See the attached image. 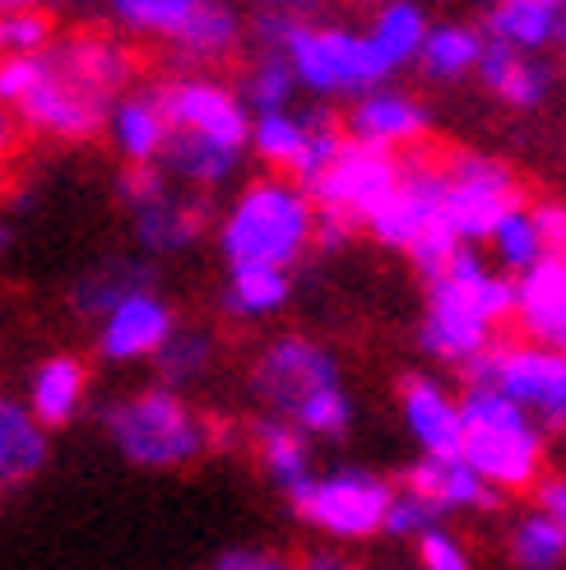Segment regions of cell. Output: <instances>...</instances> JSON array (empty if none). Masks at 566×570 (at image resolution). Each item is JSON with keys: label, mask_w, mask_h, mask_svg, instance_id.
<instances>
[{"label": "cell", "mask_w": 566, "mask_h": 570, "mask_svg": "<svg viewBox=\"0 0 566 570\" xmlns=\"http://www.w3.org/2000/svg\"><path fill=\"white\" fill-rule=\"evenodd\" d=\"M246 390L265 417L297 426L311 445L344 441L358 422V399L344 385V366H339L334 348L297 330L265 338L261 353L251 357Z\"/></svg>", "instance_id": "cell-1"}, {"label": "cell", "mask_w": 566, "mask_h": 570, "mask_svg": "<svg viewBox=\"0 0 566 570\" xmlns=\"http://www.w3.org/2000/svg\"><path fill=\"white\" fill-rule=\"evenodd\" d=\"M511 311L516 278L497 274L478 246H460L437 278L422 283L418 348L428 362L465 372L501 338V325L511 321Z\"/></svg>", "instance_id": "cell-2"}, {"label": "cell", "mask_w": 566, "mask_h": 570, "mask_svg": "<svg viewBox=\"0 0 566 570\" xmlns=\"http://www.w3.org/2000/svg\"><path fill=\"white\" fill-rule=\"evenodd\" d=\"M316 237V205L289 177H251L214 218V246L223 265L297 269Z\"/></svg>", "instance_id": "cell-3"}, {"label": "cell", "mask_w": 566, "mask_h": 570, "mask_svg": "<svg viewBox=\"0 0 566 570\" xmlns=\"http://www.w3.org/2000/svg\"><path fill=\"white\" fill-rule=\"evenodd\" d=\"M98 422H103L107 445L130 469H145V473L191 469L218 445V426L186 394L163 390V385H139L130 394L107 399Z\"/></svg>", "instance_id": "cell-4"}, {"label": "cell", "mask_w": 566, "mask_h": 570, "mask_svg": "<svg viewBox=\"0 0 566 570\" xmlns=\"http://www.w3.org/2000/svg\"><path fill=\"white\" fill-rule=\"evenodd\" d=\"M460 460L497 497H525L548 473V436L497 390H460Z\"/></svg>", "instance_id": "cell-5"}, {"label": "cell", "mask_w": 566, "mask_h": 570, "mask_svg": "<svg viewBox=\"0 0 566 570\" xmlns=\"http://www.w3.org/2000/svg\"><path fill=\"white\" fill-rule=\"evenodd\" d=\"M117 33L167 47V56L195 75L233 61L246 42V19L233 0H103Z\"/></svg>", "instance_id": "cell-6"}, {"label": "cell", "mask_w": 566, "mask_h": 570, "mask_svg": "<svg viewBox=\"0 0 566 570\" xmlns=\"http://www.w3.org/2000/svg\"><path fill=\"white\" fill-rule=\"evenodd\" d=\"M362 233L377 246L409 255V265L422 283L437 278L450 255L460 250V242L450 237V227H446V209H441V158H428L422 149L404 154L400 186L367 218Z\"/></svg>", "instance_id": "cell-7"}, {"label": "cell", "mask_w": 566, "mask_h": 570, "mask_svg": "<svg viewBox=\"0 0 566 570\" xmlns=\"http://www.w3.org/2000/svg\"><path fill=\"white\" fill-rule=\"evenodd\" d=\"M289 61L293 79H297V94H311L316 102H339V98H362L390 83V66L381 61V51L367 42L362 28L353 23H321V19H302L293 28L289 47L279 51Z\"/></svg>", "instance_id": "cell-8"}, {"label": "cell", "mask_w": 566, "mask_h": 570, "mask_svg": "<svg viewBox=\"0 0 566 570\" xmlns=\"http://www.w3.org/2000/svg\"><path fill=\"white\" fill-rule=\"evenodd\" d=\"M117 199L130 214V237L145 261H173L201 246V237L214 227L218 209L214 195L182 190L163 177V167H121Z\"/></svg>", "instance_id": "cell-9"}, {"label": "cell", "mask_w": 566, "mask_h": 570, "mask_svg": "<svg viewBox=\"0 0 566 570\" xmlns=\"http://www.w3.org/2000/svg\"><path fill=\"white\" fill-rule=\"evenodd\" d=\"M460 376L465 385H484L511 399L544 436L566 432V353L529 344V338H497Z\"/></svg>", "instance_id": "cell-10"}, {"label": "cell", "mask_w": 566, "mask_h": 570, "mask_svg": "<svg viewBox=\"0 0 566 570\" xmlns=\"http://www.w3.org/2000/svg\"><path fill=\"white\" fill-rule=\"evenodd\" d=\"M390 497H394V478L367 464H334V469H321L316 482L289 510L297 515V524L330 538L334 548H353V543L381 538Z\"/></svg>", "instance_id": "cell-11"}, {"label": "cell", "mask_w": 566, "mask_h": 570, "mask_svg": "<svg viewBox=\"0 0 566 570\" xmlns=\"http://www.w3.org/2000/svg\"><path fill=\"white\" fill-rule=\"evenodd\" d=\"M525 205L520 173L484 149H450L441 158V209L460 246H484L492 227Z\"/></svg>", "instance_id": "cell-12"}, {"label": "cell", "mask_w": 566, "mask_h": 570, "mask_svg": "<svg viewBox=\"0 0 566 570\" xmlns=\"http://www.w3.org/2000/svg\"><path fill=\"white\" fill-rule=\"evenodd\" d=\"M400 173H404L400 154L344 145L306 195H311V205H316L321 218H334V223H344L358 233V227H367V218L390 199V190L400 186Z\"/></svg>", "instance_id": "cell-13"}, {"label": "cell", "mask_w": 566, "mask_h": 570, "mask_svg": "<svg viewBox=\"0 0 566 570\" xmlns=\"http://www.w3.org/2000/svg\"><path fill=\"white\" fill-rule=\"evenodd\" d=\"M158 102H163V117L177 135H201L214 139L223 149H237L246 154V135H251V117L237 98L233 83H223L218 75H195L182 70L173 79H158Z\"/></svg>", "instance_id": "cell-14"}, {"label": "cell", "mask_w": 566, "mask_h": 570, "mask_svg": "<svg viewBox=\"0 0 566 570\" xmlns=\"http://www.w3.org/2000/svg\"><path fill=\"white\" fill-rule=\"evenodd\" d=\"M107 107L111 102L103 94H94L89 83L75 79L70 70H61L42 51V75L33 83V94L14 107V126L47 135V139H61V145H89V139L103 135Z\"/></svg>", "instance_id": "cell-15"}, {"label": "cell", "mask_w": 566, "mask_h": 570, "mask_svg": "<svg viewBox=\"0 0 566 570\" xmlns=\"http://www.w3.org/2000/svg\"><path fill=\"white\" fill-rule=\"evenodd\" d=\"M339 126H344L349 145L404 158L432 135V107L422 102L418 94H409V89L381 83V89L353 98L344 111H339Z\"/></svg>", "instance_id": "cell-16"}, {"label": "cell", "mask_w": 566, "mask_h": 570, "mask_svg": "<svg viewBox=\"0 0 566 570\" xmlns=\"http://www.w3.org/2000/svg\"><path fill=\"white\" fill-rule=\"evenodd\" d=\"M182 325L177 306L163 297V288L135 293L121 306H111L107 316L94 325V353L107 366H135V362H154V353L173 338Z\"/></svg>", "instance_id": "cell-17"}, {"label": "cell", "mask_w": 566, "mask_h": 570, "mask_svg": "<svg viewBox=\"0 0 566 570\" xmlns=\"http://www.w3.org/2000/svg\"><path fill=\"white\" fill-rule=\"evenodd\" d=\"M400 417L418 450V460H456L460 454V394L437 372H409L400 376Z\"/></svg>", "instance_id": "cell-18"}, {"label": "cell", "mask_w": 566, "mask_h": 570, "mask_svg": "<svg viewBox=\"0 0 566 570\" xmlns=\"http://www.w3.org/2000/svg\"><path fill=\"white\" fill-rule=\"evenodd\" d=\"M474 79L484 83V94H492L511 111H544L557 94V66L548 56H529L516 47H501L492 38H484Z\"/></svg>", "instance_id": "cell-19"}, {"label": "cell", "mask_w": 566, "mask_h": 570, "mask_svg": "<svg viewBox=\"0 0 566 570\" xmlns=\"http://www.w3.org/2000/svg\"><path fill=\"white\" fill-rule=\"evenodd\" d=\"M103 135L111 139V154H117L126 167H158L167 139H173V126L163 117L154 83H135V89H126L117 102H111Z\"/></svg>", "instance_id": "cell-20"}, {"label": "cell", "mask_w": 566, "mask_h": 570, "mask_svg": "<svg viewBox=\"0 0 566 570\" xmlns=\"http://www.w3.org/2000/svg\"><path fill=\"white\" fill-rule=\"evenodd\" d=\"M158 288V265L145 261V255H103V261L84 265L70 288H66V306L79 321H103L111 306H121L135 293Z\"/></svg>", "instance_id": "cell-21"}, {"label": "cell", "mask_w": 566, "mask_h": 570, "mask_svg": "<svg viewBox=\"0 0 566 570\" xmlns=\"http://www.w3.org/2000/svg\"><path fill=\"white\" fill-rule=\"evenodd\" d=\"M400 488L418 492L441 520H450V515H492V510H501V501H506L460 460V454L456 460H413L400 473Z\"/></svg>", "instance_id": "cell-22"}, {"label": "cell", "mask_w": 566, "mask_h": 570, "mask_svg": "<svg viewBox=\"0 0 566 570\" xmlns=\"http://www.w3.org/2000/svg\"><path fill=\"white\" fill-rule=\"evenodd\" d=\"M84 404H89V362L79 353H47L23 385V409L33 413V422L42 432H61L70 426Z\"/></svg>", "instance_id": "cell-23"}, {"label": "cell", "mask_w": 566, "mask_h": 570, "mask_svg": "<svg viewBox=\"0 0 566 570\" xmlns=\"http://www.w3.org/2000/svg\"><path fill=\"white\" fill-rule=\"evenodd\" d=\"M520 338L566 353V255H548L529 274L516 278V311Z\"/></svg>", "instance_id": "cell-24"}, {"label": "cell", "mask_w": 566, "mask_h": 570, "mask_svg": "<svg viewBox=\"0 0 566 570\" xmlns=\"http://www.w3.org/2000/svg\"><path fill=\"white\" fill-rule=\"evenodd\" d=\"M251 450H256V464L265 473V482L283 497V501H297L311 482H316V445H311L297 426L279 422V417H256L251 422Z\"/></svg>", "instance_id": "cell-25"}, {"label": "cell", "mask_w": 566, "mask_h": 570, "mask_svg": "<svg viewBox=\"0 0 566 570\" xmlns=\"http://www.w3.org/2000/svg\"><path fill=\"white\" fill-rule=\"evenodd\" d=\"M293 302V274L265 269V265H233L218 283V311L233 325H265L283 316Z\"/></svg>", "instance_id": "cell-26"}, {"label": "cell", "mask_w": 566, "mask_h": 570, "mask_svg": "<svg viewBox=\"0 0 566 570\" xmlns=\"http://www.w3.org/2000/svg\"><path fill=\"white\" fill-rule=\"evenodd\" d=\"M51 460V436L23 409V399L0 390V497L28 488Z\"/></svg>", "instance_id": "cell-27"}, {"label": "cell", "mask_w": 566, "mask_h": 570, "mask_svg": "<svg viewBox=\"0 0 566 570\" xmlns=\"http://www.w3.org/2000/svg\"><path fill=\"white\" fill-rule=\"evenodd\" d=\"M242 163H246V154L223 149V145H214V139H201V135H177V130H173V139H167V149L158 158L163 177L173 186H182V190H195V195H218L223 186H233Z\"/></svg>", "instance_id": "cell-28"}, {"label": "cell", "mask_w": 566, "mask_h": 570, "mask_svg": "<svg viewBox=\"0 0 566 570\" xmlns=\"http://www.w3.org/2000/svg\"><path fill=\"white\" fill-rule=\"evenodd\" d=\"M478 51H484V28L469 19H432L428 38L418 47V79L432 83V89H456V83L474 79Z\"/></svg>", "instance_id": "cell-29"}, {"label": "cell", "mask_w": 566, "mask_h": 570, "mask_svg": "<svg viewBox=\"0 0 566 570\" xmlns=\"http://www.w3.org/2000/svg\"><path fill=\"white\" fill-rule=\"evenodd\" d=\"M478 28L501 47L548 56V47L562 42V6H548V0H497V6H484Z\"/></svg>", "instance_id": "cell-30"}, {"label": "cell", "mask_w": 566, "mask_h": 570, "mask_svg": "<svg viewBox=\"0 0 566 570\" xmlns=\"http://www.w3.org/2000/svg\"><path fill=\"white\" fill-rule=\"evenodd\" d=\"M432 14L422 0H377L372 19H367V42L381 51V61L390 66V75H400L418 61V47L428 38Z\"/></svg>", "instance_id": "cell-31"}, {"label": "cell", "mask_w": 566, "mask_h": 570, "mask_svg": "<svg viewBox=\"0 0 566 570\" xmlns=\"http://www.w3.org/2000/svg\"><path fill=\"white\" fill-rule=\"evenodd\" d=\"M321 107H306V111H270V117H251V135H246V154H256L274 177H293L297 163L306 154V139H311V126H316Z\"/></svg>", "instance_id": "cell-32"}, {"label": "cell", "mask_w": 566, "mask_h": 570, "mask_svg": "<svg viewBox=\"0 0 566 570\" xmlns=\"http://www.w3.org/2000/svg\"><path fill=\"white\" fill-rule=\"evenodd\" d=\"M218 334L209 325H177L173 338L154 353V385L163 390H195V385H205L214 376V366H218Z\"/></svg>", "instance_id": "cell-33"}, {"label": "cell", "mask_w": 566, "mask_h": 570, "mask_svg": "<svg viewBox=\"0 0 566 570\" xmlns=\"http://www.w3.org/2000/svg\"><path fill=\"white\" fill-rule=\"evenodd\" d=\"M246 117H270V111H293L297 102V79L279 51H256L242 66V79L233 83Z\"/></svg>", "instance_id": "cell-34"}, {"label": "cell", "mask_w": 566, "mask_h": 570, "mask_svg": "<svg viewBox=\"0 0 566 570\" xmlns=\"http://www.w3.org/2000/svg\"><path fill=\"white\" fill-rule=\"evenodd\" d=\"M488 250H492V269L497 274H506V278H520V274H529L539 261H548V246H544V233H539V223H534V209L529 205H520V209H511L497 227H492V237L484 242Z\"/></svg>", "instance_id": "cell-35"}, {"label": "cell", "mask_w": 566, "mask_h": 570, "mask_svg": "<svg viewBox=\"0 0 566 570\" xmlns=\"http://www.w3.org/2000/svg\"><path fill=\"white\" fill-rule=\"evenodd\" d=\"M506 557L516 570H566V533L529 505L506 529Z\"/></svg>", "instance_id": "cell-36"}, {"label": "cell", "mask_w": 566, "mask_h": 570, "mask_svg": "<svg viewBox=\"0 0 566 570\" xmlns=\"http://www.w3.org/2000/svg\"><path fill=\"white\" fill-rule=\"evenodd\" d=\"M56 42V14L19 10L0 14V56H42Z\"/></svg>", "instance_id": "cell-37"}, {"label": "cell", "mask_w": 566, "mask_h": 570, "mask_svg": "<svg viewBox=\"0 0 566 570\" xmlns=\"http://www.w3.org/2000/svg\"><path fill=\"white\" fill-rule=\"evenodd\" d=\"M437 524H446L437 510L422 501L418 492H409V488H400L394 482V497H390V510H386V538H394V543H418L422 533H432Z\"/></svg>", "instance_id": "cell-38"}, {"label": "cell", "mask_w": 566, "mask_h": 570, "mask_svg": "<svg viewBox=\"0 0 566 570\" xmlns=\"http://www.w3.org/2000/svg\"><path fill=\"white\" fill-rule=\"evenodd\" d=\"M413 561L418 570H478L469 543L450 524H437L432 533H422L413 543Z\"/></svg>", "instance_id": "cell-39"}, {"label": "cell", "mask_w": 566, "mask_h": 570, "mask_svg": "<svg viewBox=\"0 0 566 570\" xmlns=\"http://www.w3.org/2000/svg\"><path fill=\"white\" fill-rule=\"evenodd\" d=\"M42 75V56H0V107L14 117V107L33 94Z\"/></svg>", "instance_id": "cell-40"}, {"label": "cell", "mask_w": 566, "mask_h": 570, "mask_svg": "<svg viewBox=\"0 0 566 570\" xmlns=\"http://www.w3.org/2000/svg\"><path fill=\"white\" fill-rule=\"evenodd\" d=\"M209 570H297V561L289 552H274L261 543H233L209 561Z\"/></svg>", "instance_id": "cell-41"}, {"label": "cell", "mask_w": 566, "mask_h": 570, "mask_svg": "<svg viewBox=\"0 0 566 570\" xmlns=\"http://www.w3.org/2000/svg\"><path fill=\"white\" fill-rule=\"evenodd\" d=\"M534 510L539 515H548L562 533H566V473H544L539 482H534Z\"/></svg>", "instance_id": "cell-42"}, {"label": "cell", "mask_w": 566, "mask_h": 570, "mask_svg": "<svg viewBox=\"0 0 566 570\" xmlns=\"http://www.w3.org/2000/svg\"><path fill=\"white\" fill-rule=\"evenodd\" d=\"M297 570H362V566L344 548H316V552L297 557Z\"/></svg>", "instance_id": "cell-43"}, {"label": "cell", "mask_w": 566, "mask_h": 570, "mask_svg": "<svg viewBox=\"0 0 566 570\" xmlns=\"http://www.w3.org/2000/svg\"><path fill=\"white\" fill-rule=\"evenodd\" d=\"M14 139H19V126H14V117L6 107H0V158H6L10 149H14Z\"/></svg>", "instance_id": "cell-44"}, {"label": "cell", "mask_w": 566, "mask_h": 570, "mask_svg": "<svg viewBox=\"0 0 566 570\" xmlns=\"http://www.w3.org/2000/svg\"><path fill=\"white\" fill-rule=\"evenodd\" d=\"M256 10H283V14H306L311 0H251Z\"/></svg>", "instance_id": "cell-45"}, {"label": "cell", "mask_w": 566, "mask_h": 570, "mask_svg": "<svg viewBox=\"0 0 566 570\" xmlns=\"http://www.w3.org/2000/svg\"><path fill=\"white\" fill-rule=\"evenodd\" d=\"M6 246H10V223L0 218V250H6Z\"/></svg>", "instance_id": "cell-46"}, {"label": "cell", "mask_w": 566, "mask_h": 570, "mask_svg": "<svg viewBox=\"0 0 566 570\" xmlns=\"http://www.w3.org/2000/svg\"><path fill=\"white\" fill-rule=\"evenodd\" d=\"M548 6H566V0H548Z\"/></svg>", "instance_id": "cell-47"}, {"label": "cell", "mask_w": 566, "mask_h": 570, "mask_svg": "<svg viewBox=\"0 0 566 570\" xmlns=\"http://www.w3.org/2000/svg\"><path fill=\"white\" fill-rule=\"evenodd\" d=\"M484 6H497V0H484Z\"/></svg>", "instance_id": "cell-48"}]
</instances>
